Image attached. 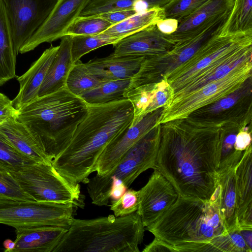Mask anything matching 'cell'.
Returning <instances> with one entry per match:
<instances>
[{"mask_svg":"<svg viewBox=\"0 0 252 252\" xmlns=\"http://www.w3.org/2000/svg\"><path fill=\"white\" fill-rule=\"evenodd\" d=\"M167 134L160 139L154 169L179 196L209 200L219 183L221 137L213 133Z\"/></svg>","mask_w":252,"mask_h":252,"instance_id":"1","label":"cell"},{"mask_svg":"<svg viewBox=\"0 0 252 252\" xmlns=\"http://www.w3.org/2000/svg\"><path fill=\"white\" fill-rule=\"evenodd\" d=\"M220 195L219 183L208 201L179 195L147 230L177 252H231L229 233L220 212Z\"/></svg>","mask_w":252,"mask_h":252,"instance_id":"2","label":"cell"},{"mask_svg":"<svg viewBox=\"0 0 252 252\" xmlns=\"http://www.w3.org/2000/svg\"><path fill=\"white\" fill-rule=\"evenodd\" d=\"M134 109L127 98L103 104H88V112L66 148L52 161L62 175L86 184L95 171L106 146L132 124Z\"/></svg>","mask_w":252,"mask_h":252,"instance_id":"3","label":"cell"},{"mask_svg":"<svg viewBox=\"0 0 252 252\" xmlns=\"http://www.w3.org/2000/svg\"><path fill=\"white\" fill-rule=\"evenodd\" d=\"M87 112L88 104L65 87L38 97L20 109L16 119L38 136L52 161L68 146Z\"/></svg>","mask_w":252,"mask_h":252,"instance_id":"4","label":"cell"},{"mask_svg":"<svg viewBox=\"0 0 252 252\" xmlns=\"http://www.w3.org/2000/svg\"><path fill=\"white\" fill-rule=\"evenodd\" d=\"M144 231L137 211L118 217L74 218L54 252H139Z\"/></svg>","mask_w":252,"mask_h":252,"instance_id":"5","label":"cell"},{"mask_svg":"<svg viewBox=\"0 0 252 252\" xmlns=\"http://www.w3.org/2000/svg\"><path fill=\"white\" fill-rule=\"evenodd\" d=\"M160 139L158 133L153 129L123 156L110 172L89 179L87 188L92 203L101 206L110 202L109 191L112 180H121L128 189L142 172L154 169Z\"/></svg>","mask_w":252,"mask_h":252,"instance_id":"6","label":"cell"},{"mask_svg":"<svg viewBox=\"0 0 252 252\" xmlns=\"http://www.w3.org/2000/svg\"><path fill=\"white\" fill-rule=\"evenodd\" d=\"M10 172L35 201L82 205L79 183L60 174L52 163L34 162Z\"/></svg>","mask_w":252,"mask_h":252,"instance_id":"7","label":"cell"},{"mask_svg":"<svg viewBox=\"0 0 252 252\" xmlns=\"http://www.w3.org/2000/svg\"><path fill=\"white\" fill-rule=\"evenodd\" d=\"M77 206L71 203L0 199V224L15 229L47 225L69 228Z\"/></svg>","mask_w":252,"mask_h":252,"instance_id":"8","label":"cell"},{"mask_svg":"<svg viewBox=\"0 0 252 252\" xmlns=\"http://www.w3.org/2000/svg\"><path fill=\"white\" fill-rule=\"evenodd\" d=\"M252 59L231 70L228 74L208 83L174 104L163 107L155 127L160 124L187 118L208 105L214 103L244 86L251 76Z\"/></svg>","mask_w":252,"mask_h":252,"instance_id":"9","label":"cell"},{"mask_svg":"<svg viewBox=\"0 0 252 252\" xmlns=\"http://www.w3.org/2000/svg\"><path fill=\"white\" fill-rule=\"evenodd\" d=\"M252 42V33L219 35L201 47L190 59L164 76L174 94L196 73L236 47Z\"/></svg>","mask_w":252,"mask_h":252,"instance_id":"10","label":"cell"},{"mask_svg":"<svg viewBox=\"0 0 252 252\" xmlns=\"http://www.w3.org/2000/svg\"><path fill=\"white\" fill-rule=\"evenodd\" d=\"M11 26L17 55L44 23L59 0H1Z\"/></svg>","mask_w":252,"mask_h":252,"instance_id":"11","label":"cell"},{"mask_svg":"<svg viewBox=\"0 0 252 252\" xmlns=\"http://www.w3.org/2000/svg\"><path fill=\"white\" fill-rule=\"evenodd\" d=\"M91 0H59L44 23L21 46L19 53L32 51L42 43H51L65 35L68 26Z\"/></svg>","mask_w":252,"mask_h":252,"instance_id":"12","label":"cell"},{"mask_svg":"<svg viewBox=\"0 0 252 252\" xmlns=\"http://www.w3.org/2000/svg\"><path fill=\"white\" fill-rule=\"evenodd\" d=\"M138 191L137 212L145 227L158 220L179 196L171 183L157 169H154L147 184Z\"/></svg>","mask_w":252,"mask_h":252,"instance_id":"13","label":"cell"},{"mask_svg":"<svg viewBox=\"0 0 252 252\" xmlns=\"http://www.w3.org/2000/svg\"><path fill=\"white\" fill-rule=\"evenodd\" d=\"M158 110L149 113L111 141L99 156L95 165L97 175H106L117 165L123 156L139 140L155 128Z\"/></svg>","mask_w":252,"mask_h":252,"instance_id":"14","label":"cell"},{"mask_svg":"<svg viewBox=\"0 0 252 252\" xmlns=\"http://www.w3.org/2000/svg\"><path fill=\"white\" fill-rule=\"evenodd\" d=\"M252 42L233 49L196 73L174 94L171 102L167 105L175 103L203 86L226 76L239 64L252 59Z\"/></svg>","mask_w":252,"mask_h":252,"instance_id":"15","label":"cell"},{"mask_svg":"<svg viewBox=\"0 0 252 252\" xmlns=\"http://www.w3.org/2000/svg\"><path fill=\"white\" fill-rule=\"evenodd\" d=\"M235 0H209L192 14L179 23L177 30L164 37L174 44L192 38L230 12Z\"/></svg>","mask_w":252,"mask_h":252,"instance_id":"16","label":"cell"},{"mask_svg":"<svg viewBox=\"0 0 252 252\" xmlns=\"http://www.w3.org/2000/svg\"><path fill=\"white\" fill-rule=\"evenodd\" d=\"M174 45L154 25L113 44L114 51L112 54L115 56H158L170 51Z\"/></svg>","mask_w":252,"mask_h":252,"instance_id":"17","label":"cell"},{"mask_svg":"<svg viewBox=\"0 0 252 252\" xmlns=\"http://www.w3.org/2000/svg\"><path fill=\"white\" fill-rule=\"evenodd\" d=\"M0 136L20 154L32 161L52 163L38 136L16 118H11L0 125Z\"/></svg>","mask_w":252,"mask_h":252,"instance_id":"18","label":"cell"},{"mask_svg":"<svg viewBox=\"0 0 252 252\" xmlns=\"http://www.w3.org/2000/svg\"><path fill=\"white\" fill-rule=\"evenodd\" d=\"M58 49L59 45H51L24 74L17 78L20 89L17 95L12 100L15 109L19 110L38 97L40 88Z\"/></svg>","mask_w":252,"mask_h":252,"instance_id":"19","label":"cell"},{"mask_svg":"<svg viewBox=\"0 0 252 252\" xmlns=\"http://www.w3.org/2000/svg\"><path fill=\"white\" fill-rule=\"evenodd\" d=\"M238 230L252 229V154L251 145L235 167Z\"/></svg>","mask_w":252,"mask_h":252,"instance_id":"20","label":"cell"},{"mask_svg":"<svg viewBox=\"0 0 252 252\" xmlns=\"http://www.w3.org/2000/svg\"><path fill=\"white\" fill-rule=\"evenodd\" d=\"M68 229L51 225L16 229L15 245L11 252H54Z\"/></svg>","mask_w":252,"mask_h":252,"instance_id":"21","label":"cell"},{"mask_svg":"<svg viewBox=\"0 0 252 252\" xmlns=\"http://www.w3.org/2000/svg\"><path fill=\"white\" fill-rule=\"evenodd\" d=\"M146 57L115 56L111 54L83 63L88 72L102 81L131 79L138 71Z\"/></svg>","mask_w":252,"mask_h":252,"instance_id":"22","label":"cell"},{"mask_svg":"<svg viewBox=\"0 0 252 252\" xmlns=\"http://www.w3.org/2000/svg\"><path fill=\"white\" fill-rule=\"evenodd\" d=\"M61 39L56 57L40 88L38 97L66 87L68 75L74 64L71 52L72 36L65 35Z\"/></svg>","mask_w":252,"mask_h":252,"instance_id":"23","label":"cell"},{"mask_svg":"<svg viewBox=\"0 0 252 252\" xmlns=\"http://www.w3.org/2000/svg\"><path fill=\"white\" fill-rule=\"evenodd\" d=\"M16 56L10 23L0 0V85L17 77Z\"/></svg>","mask_w":252,"mask_h":252,"instance_id":"24","label":"cell"},{"mask_svg":"<svg viewBox=\"0 0 252 252\" xmlns=\"http://www.w3.org/2000/svg\"><path fill=\"white\" fill-rule=\"evenodd\" d=\"M235 171V167L227 169L218 174V183L221 187L220 212L228 233L238 229Z\"/></svg>","mask_w":252,"mask_h":252,"instance_id":"25","label":"cell"},{"mask_svg":"<svg viewBox=\"0 0 252 252\" xmlns=\"http://www.w3.org/2000/svg\"><path fill=\"white\" fill-rule=\"evenodd\" d=\"M164 19L162 8H154L139 12L122 22L112 25L102 33L119 41Z\"/></svg>","mask_w":252,"mask_h":252,"instance_id":"26","label":"cell"},{"mask_svg":"<svg viewBox=\"0 0 252 252\" xmlns=\"http://www.w3.org/2000/svg\"><path fill=\"white\" fill-rule=\"evenodd\" d=\"M130 82V79L102 81L79 97L87 104L96 105L125 99Z\"/></svg>","mask_w":252,"mask_h":252,"instance_id":"27","label":"cell"},{"mask_svg":"<svg viewBox=\"0 0 252 252\" xmlns=\"http://www.w3.org/2000/svg\"><path fill=\"white\" fill-rule=\"evenodd\" d=\"M136 90L144 105L145 115L169 104L174 95L173 89L165 79L139 86Z\"/></svg>","mask_w":252,"mask_h":252,"instance_id":"28","label":"cell"},{"mask_svg":"<svg viewBox=\"0 0 252 252\" xmlns=\"http://www.w3.org/2000/svg\"><path fill=\"white\" fill-rule=\"evenodd\" d=\"M252 33V0H235L220 35Z\"/></svg>","mask_w":252,"mask_h":252,"instance_id":"29","label":"cell"},{"mask_svg":"<svg viewBox=\"0 0 252 252\" xmlns=\"http://www.w3.org/2000/svg\"><path fill=\"white\" fill-rule=\"evenodd\" d=\"M119 40L108 34L101 33L93 35L72 36L71 52L75 63L84 55L103 46L114 44Z\"/></svg>","mask_w":252,"mask_h":252,"instance_id":"30","label":"cell"},{"mask_svg":"<svg viewBox=\"0 0 252 252\" xmlns=\"http://www.w3.org/2000/svg\"><path fill=\"white\" fill-rule=\"evenodd\" d=\"M102 81L88 72L79 60L74 63L68 75L66 87L73 94L80 96Z\"/></svg>","mask_w":252,"mask_h":252,"instance_id":"31","label":"cell"},{"mask_svg":"<svg viewBox=\"0 0 252 252\" xmlns=\"http://www.w3.org/2000/svg\"><path fill=\"white\" fill-rule=\"evenodd\" d=\"M141 1V0H91L79 16H91L129 9L138 12Z\"/></svg>","mask_w":252,"mask_h":252,"instance_id":"32","label":"cell"},{"mask_svg":"<svg viewBox=\"0 0 252 252\" xmlns=\"http://www.w3.org/2000/svg\"><path fill=\"white\" fill-rule=\"evenodd\" d=\"M112 26L107 21L94 16H79L68 26L65 35H96L103 32Z\"/></svg>","mask_w":252,"mask_h":252,"instance_id":"33","label":"cell"},{"mask_svg":"<svg viewBox=\"0 0 252 252\" xmlns=\"http://www.w3.org/2000/svg\"><path fill=\"white\" fill-rule=\"evenodd\" d=\"M209 0H170L163 8L164 18L179 23L194 13Z\"/></svg>","mask_w":252,"mask_h":252,"instance_id":"34","label":"cell"},{"mask_svg":"<svg viewBox=\"0 0 252 252\" xmlns=\"http://www.w3.org/2000/svg\"><path fill=\"white\" fill-rule=\"evenodd\" d=\"M0 199L34 200L23 190L10 171L0 165Z\"/></svg>","mask_w":252,"mask_h":252,"instance_id":"35","label":"cell"},{"mask_svg":"<svg viewBox=\"0 0 252 252\" xmlns=\"http://www.w3.org/2000/svg\"><path fill=\"white\" fill-rule=\"evenodd\" d=\"M18 152L0 136V165L9 171L34 163Z\"/></svg>","mask_w":252,"mask_h":252,"instance_id":"36","label":"cell"},{"mask_svg":"<svg viewBox=\"0 0 252 252\" xmlns=\"http://www.w3.org/2000/svg\"><path fill=\"white\" fill-rule=\"evenodd\" d=\"M138 191L129 189L117 200L111 202L110 210L116 217H122L136 212L138 208Z\"/></svg>","mask_w":252,"mask_h":252,"instance_id":"37","label":"cell"},{"mask_svg":"<svg viewBox=\"0 0 252 252\" xmlns=\"http://www.w3.org/2000/svg\"><path fill=\"white\" fill-rule=\"evenodd\" d=\"M244 85L235 92L213 103L208 111L211 113H217L233 106L245 93Z\"/></svg>","mask_w":252,"mask_h":252,"instance_id":"38","label":"cell"},{"mask_svg":"<svg viewBox=\"0 0 252 252\" xmlns=\"http://www.w3.org/2000/svg\"><path fill=\"white\" fill-rule=\"evenodd\" d=\"M18 113L19 110L13 107L12 100L0 93V125L11 118H16Z\"/></svg>","mask_w":252,"mask_h":252,"instance_id":"39","label":"cell"},{"mask_svg":"<svg viewBox=\"0 0 252 252\" xmlns=\"http://www.w3.org/2000/svg\"><path fill=\"white\" fill-rule=\"evenodd\" d=\"M138 12L136 10L129 9L107 12L94 16L102 18L114 25L122 22Z\"/></svg>","mask_w":252,"mask_h":252,"instance_id":"40","label":"cell"},{"mask_svg":"<svg viewBox=\"0 0 252 252\" xmlns=\"http://www.w3.org/2000/svg\"><path fill=\"white\" fill-rule=\"evenodd\" d=\"M142 251L143 252H177L172 246L155 237L153 241L147 245Z\"/></svg>","mask_w":252,"mask_h":252,"instance_id":"41","label":"cell"},{"mask_svg":"<svg viewBox=\"0 0 252 252\" xmlns=\"http://www.w3.org/2000/svg\"><path fill=\"white\" fill-rule=\"evenodd\" d=\"M127 189V188L121 180L118 179L112 180L109 191L110 202L119 199Z\"/></svg>","mask_w":252,"mask_h":252,"instance_id":"42","label":"cell"},{"mask_svg":"<svg viewBox=\"0 0 252 252\" xmlns=\"http://www.w3.org/2000/svg\"><path fill=\"white\" fill-rule=\"evenodd\" d=\"M179 22L176 20L171 18H164L159 21L156 26L159 31L164 34H169L174 32L177 29Z\"/></svg>","mask_w":252,"mask_h":252,"instance_id":"43","label":"cell"},{"mask_svg":"<svg viewBox=\"0 0 252 252\" xmlns=\"http://www.w3.org/2000/svg\"><path fill=\"white\" fill-rule=\"evenodd\" d=\"M251 140L249 133L245 131H240L236 135L234 148L237 151L243 152L251 145Z\"/></svg>","mask_w":252,"mask_h":252,"instance_id":"44","label":"cell"},{"mask_svg":"<svg viewBox=\"0 0 252 252\" xmlns=\"http://www.w3.org/2000/svg\"><path fill=\"white\" fill-rule=\"evenodd\" d=\"M239 231L248 247L252 250V229H241Z\"/></svg>","mask_w":252,"mask_h":252,"instance_id":"45","label":"cell"},{"mask_svg":"<svg viewBox=\"0 0 252 252\" xmlns=\"http://www.w3.org/2000/svg\"><path fill=\"white\" fill-rule=\"evenodd\" d=\"M3 245L5 248V252H11L15 247V243L11 239H7L4 241Z\"/></svg>","mask_w":252,"mask_h":252,"instance_id":"46","label":"cell"}]
</instances>
